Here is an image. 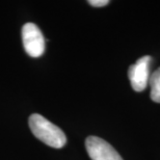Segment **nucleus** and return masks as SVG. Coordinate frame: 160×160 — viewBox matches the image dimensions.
<instances>
[{
  "label": "nucleus",
  "instance_id": "obj_1",
  "mask_svg": "<svg viewBox=\"0 0 160 160\" xmlns=\"http://www.w3.org/2000/svg\"><path fill=\"white\" fill-rule=\"evenodd\" d=\"M28 124L33 135L47 146L60 149L66 145L67 137L62 130L41 114H31L28 120Z\"/></svg>",
  "mask_w": 160,
  "mask_h": 160
},
{
  "label": "nucleus",
  "instance_id": "obj_2",
  "mask_svg": "<svg viewBox=\"0 0 160 160\" xmlns=\"http://www.w3.org/2000/svg\"><path fill=\"white\" fill-rule=\"evenodd\" d=\"M22 41L26 53L31 57H40L45 51V39L40 28L33 23H26L22 28Z\"/></svg>",
  "mask_w": 160,
  "mask_h": 160
},
{
  "label": "nucleus",
  "instance_id": "obj_3",
  "mask_svg": "<svg viewBox=\"0 0 160 160\" xmlns=\"http://www.w3.org/2000/svg\"><path fill=\"white\" fill-rule=\"evenodd\" d=\"M152 57L149 55L140 57L136 62L131 65L128 70V76L131 86L135 92L145 91L150 79V63Z\"/></svg>",
  "mask_w": 160,
  "mask_h": 160
},
{
  "label": "nucleus",
  "instance_id": "obj_4",
  "mask_svg": "<svg viewBox=\"0 0 160 160\" xmlns=\"http://www.w3.org/2000/svg\"><path fill=\"white\" fill-rule=\"evenodd\" d=\"M85 148L92 160H124L112 146L98 136H88Z\"/></svg>",
  "mask_w": 160,
  "mask_h": 160
},
{
  "label": "nucleus",
  "instance_id": "obj_5",
  "mask_svg": "<svg viewBox=\"0 0 160 160\" xmlns=\"http://www.w3.org/2000/svg\"><path fill=\"white\" fill-rule=\"evenodd\" d=\"M150 86H151V99L156 103H160V68H158L151 75L149 79Z\"/></svg>",
  "mask_w": 160,
  "mask_h": 160
},
{
  "label": "nucleus",
  "instance_id": "obj_6",
  "mask_svg": "<svg viewBox=\"0 0 160 160\" xmlns=\"http://www.w3.org/2000/svg\"><path fill=\"white\" fill-rule=\"evenodd\" d=\"M88 3L94 8H102V6L107 5L109 1L108 0H89Z\"/></svg>",
  "mask_w": 160,
  "mask_h": 160
}]
</instances>
